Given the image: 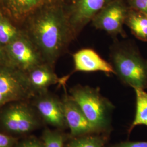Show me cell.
<instances>
[{
    "mask_svg": "<svg viewBox=\"0 0 147 147\" xmlns=\"http://www.w3.org/2000/svg\"><path fill=\"white\" fill-rule=\"evenodd\" d=\"M111 59L115 75L134 89L147 88V61L131 46L118 43L111 50Z\"/></svg>",
    "mask_w": 147,
    "mask_h": 147,
    "instance_id": "cell-2",
    "label": "cell"
},
{
    "mask_svg": "<svg viewBox=\"0 0 147 147\" xmlns=\"http://www.w3.org/2000/svg\"><path fill=\"white\" fill-rule=\"evenodd\" d=\"M2 66L11 67L5 47L0 44V67Z\"/></svg>",
    "mask_w": 147,
    "mask_h": 147,
    "instance_id": "cell-22",
    "label": "cell"
},
{
    "mask_svg": "<svg viewBox=\"0 0 147 147\" xmlns=\"http://www.w3.org/2000/svg\"><path fill=\"white\" fill-rule=\"evenodd\" d=\"M73 58L74 72L100 71L107 74H116L112 64L105 61L92 49H82L74 53Z\"/></svg>",
    "mask_w": 147,
    "mask_h": 147,
    "instance_id": "cell-11",
    "label": "cell"
},
{
    "mask_svg": "<svg viewBox=\"0 0 147 147\" xmlns=\"http://www.w3.org/2000/svg\"><path fill=\"white\" fill-rule=\"evenodd\" d=\"M136 94V113L130 131L138 125L147 126V93L143 89H134Z\"/></svg>",
    "mask_w": 147,
    "mask_h": 147,
    "instance_id": "cell-15",
    "label": "cell"
},
{
    "mask_svg": "<svg viewBox=\"0 0 147 147\" xmlns=\"http://www.w3.org/2000/svg\"><path fill=\"white\" fill-rule=\"evenodd\" d=\"M62 101L65 119L71 136H81L95 132L79 105L70 95L66 93Z\"/></svg>",
    "mask_w": 147,
    "mask_h": 147,
    "instance_id": "cell-10",
    "label": "cell"
},
{
    "mask_svg": "<svg viewBox=\"0 0 147 147\" xmlns=\"http://www.w3.org/2000/svg\"><path fill=\"white\" fill-rule=\"evenodd\" d=\"M130 9L138 11L147 16V0H129Z\"/></svg>",
    "mask_w": 147,
    "mask_h": 147,
    "instance_id": "cell-20",
    "label": "cell"
},
{
    "mask_svg": "<svg viewBox=\"0 0 147 147\" xmlns=\"http://www.w3.org/2000/svg\"><path fill=\"white\" fill-rule=\"evenodd\" d=\"M129 9L121 0H112L107 4L92 20L95 28L112 36H125L123 30Z\"/></svg>",
    "mask_w": 147,
    "mask_h": 147,
    "instance_id": "cell-7",
    "label": "cell"
},
{
    "mask_svg": "<svg viewBox=\"0 0 147 147\" xmlns=\"http://www.w3.org/2000/svg\"><path fill=\"white\" fill-rule=\"evenodd\" d=\"M19 140L0 130V147H16Z\"/></svg>",
    "mask_w": 147,
    "mask_h": 147,
    "instance_id": "cell-19",
    "label": "cell"
},
{
    "mask_svg": "<svg viewBox=\"0 0 147 147\" xmlns=\"http://www.w3.org/2000/svg\"><path fill=\"white\" fill-rule=\"evenodd\" d=\"M5 47L11 67L26 74L44 62L30 38L24 33Z\"/></svg>",
    "mask_w": 147,
    "mask_h": 147,
    "instance_id": "cell-6",
    "label": "cell"
},
{
    "mask_svg": "<svg viewBox=\"0 0 147 147\" xmlns=\"http://www.w3.org/2000/svg\"><path fill=\"white\" fill-rule=\"evenodd\" d=\"M66 137L60 131H53L47 129L42 132V140L44 147H65Z\"/></svg>",
    "mask_w": 147,
    "mask_h": 147,
    "instance_id": "cell-17",
    "label": "cell"
},
{
    "mask_svg": "<svg viewBox=\"0 0 147 147\" xmlns=\"http://www.w3.org/2000/svg\"><path fill=\"white\" fill-rule=\"evenodd\" d=\"M112 0H75L67 11L75 38L95 16Z\"/></svg>",
    "mask_w": 147,
    "mask_h": 147,
    "instance_id": "cell-9",
    "label": "cell"
},
{
    "mask_svg": "<svg viewBox=\"0 0 147 147\" xmlns=\"http://www.w3.org/2000/svg\"><path fill=\"white\" fill-rule=\"evenodd\" d=\"M42 123L31 100L13 101L0 109V130L19 139L30 135Z\"/></svg>",
    "mask_w": 147,
    "mask_h": 147,
    "instance_id": "cell-3",
    "label": "cell"
},
{
    "mask_svg": "<svg viewBox=\"0 0 147 147\" xmlns=\"http://www.w3.org/2000/svg\"><path fill=\"white\" fill-rule=\"evenodd\" d=\"M26 74L27 78L32 89L36 95L48 91L53 84H60L64 86L67 77L59 79L54 71V68L47 63H43L32 69Z\"/></svg>",
    "mask_w": 147,
    "mask_h": 147,
    "instance_id": "cell-12",
    "label": "cell"
},
{
    "mask_svg": "<svg viewBox=\"0 0 147 147\" xmlns=\"http://www.w3.org/2000/svg\"><path fill=\"white\" fill-rule=\"evenodd\" d=\"M31 102L43 123L58 130L67 127L62 99L47 91L36 95Z\"/></svg>",
    "mask_w": 147,
    "mask_h": 147,
    "instance_id": "cell-8",
    "label": "cell"
},
{
    "mask_svg": "<svg viewBox=\"0 0 147 147\" xmlns=\"http://www.w3.org/2000/svg\"><path fill=\"white\" fill-rule=\"evenodd\" d=\"M24 33L20 27L16 26L7 17L0 13V44L3 47L14 41Z\"/></svg>",
    "mask_w": 147,
    "mask_h": 147,
    "instance_id": "cell-14",
    "label": "cell"
},
{
    "mask_svg": "<svg viewBox=\"0 0 147 147\" xmlns=\"http://www.w3.org/2000/svg\"><path fill=\"white\" fill-rule=\"evenodd\" d=\"M105 139L100 136H81L76 137L65 147H103Z\"/></svg>",
    "mask_w": 147,
    "mask_h": 147,
    "instance_id": "cell-16",
    "label": "cell"
},
{
    "mask_svg": "<svg viewBox=\"0 0 147 147\" xmlns=\"http://www.w3.org/2000/svg\"><path fill=\"white\" fill-rule=\"evenodd\" d=\"M35 95L26 74L10 66L0 67V109L13 101L31 100Z\"/></svg>",
    "mask_w": 147,
    "mask_h": 147,
    "instance_id": "cell-5",
    "label": "cell"
},
{
    "mask_svg": "<svg viewBox=\"0 0 147 147\" xmlns=\"http://www.w3.org/2000/svg\"><path fill=\"white\" fill-rule=\"evenodd\" d=\"M21 29L36 47L44 62L53 68L75 39L67 12L51 2L32 14Z\"/></svg>",
    "mask_w": 147,
    "mask_h": 147,
    "instance_id": "cell-1",
    "label": "cell"
},
{
    "mask_svg": "<svg viewBox=\"0 0 147 147\" xmlns=\"http://www.w3.org/2000/svg\"><path fill=\"white\" fill-rule=\"evenodd\" d=\"M113 147H147V141L121 142Z\"/></svg>",
    "mask_w": 147,
    "mask_h": 147,
    "instance_id": "cell-21",
    "label": "cell"
},
{
    "mask_svg": "<svg viewBox=\"0 0 147 147\" xmlns=\"http://www.w3.org/2000/svg\"><path fill=\"white\" fill-rule=\"evenodd\" d=\"M125 24L131 30L132 33L138 39L147 42V16L144 14L130 9Z\"/></svg>",
    "mask_w": 147,
    "mask_h": 147,
    "instance_id": "cell-13",
    "label": "cell"
},
{
    "mask_svg": "<svg viewBox=\"0 0 147 147\" xmlns=\"http://www.w3.org/2000/svg\"><path fill=\"white\" fill-rule=\"evenodd\" d=\"M70 93L95 132L104 130L108 127L110 113L114 106L101 95L99 89L78 85L70 89Z\"/></svg>",
    "mask_w": 147,
    "mask_h": 147,
    "instance_id": "cell-4",
    "label": "cell"
},
{
    "mask_svg": "<svg viewBox=\"0 0 147 147\" xmlns=\"http://www.w3.org/2000/svg\"><path fill=\"white\" fill-rule=\"evenodd\" d=\"M16 147H44V145L42 140L30 135L20 138Z\"/></svg>",
    "mask_w": 147,
    "mask_h": 147,
    "instance_id": "cell-18",
    "label": "cell"
}]
</instances>
